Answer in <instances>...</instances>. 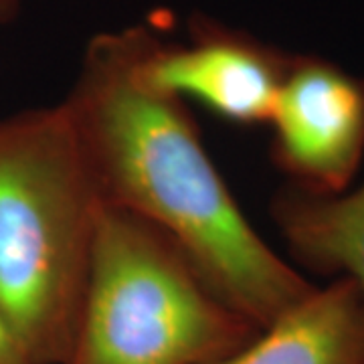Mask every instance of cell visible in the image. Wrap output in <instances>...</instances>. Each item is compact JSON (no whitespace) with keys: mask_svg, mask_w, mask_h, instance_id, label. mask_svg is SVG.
Returning <instances> with one entry per match:
<instances>
[{"mask_svg":"<svg viewBox=\"0 0 364 364\" xmlns=\"http://www.w3.org/2000/svg\"><path fill=\"white\" fill-rule=\"evenodd\" d=\"M150 31L132 25L95 35L61 102L105 205L168 235L213 291L261 330L316 286L245 217L188 105L144 81Z\"/></svg>","mask_w":364,"mask_h":364,"instance_id":"obj_1","label":"cell"},{"mask_svg":"<svg viewBox=\"0 0 364 364\" xmlns=\"http://www.w3.org/2000/svg\"><path fill=\"white\" fill-rule=\"evenodd\" d=\"M104 198L63 102L0 117V314L35 364H67Z\"/></svg>","mask_w":364,"mask_h":364,"instance_id":"obj_2","label":"cell"},{"mask_svg":"<svg viewBox=\"0 0 364 364\" xmlns=\"http://www.w3.org/2000/svg\"><path fill=\"white\" fill-rule=\"evenodd\" d=\"M257 332L168 235L104 205L67 364H208Z\"/></svg>","mask_w":364,"mask_h":364,"instance_id":"obj_3","label":"cell"},{"mask_svg":"<svg viewBox=\"0 0 364 364\" xmlns=\"http://www.w3.org/2000/svg\"><path fill=\"white\" fill-rule=\"evenodd\" d=\"M267 126L272 162L289 188L346 193L364 160V79L322 57L294 55Z\"/></svg>","mask_w":364,"mask_h":364,"instance_id":"obj_4","label":"cell"},{"mask_svg":"<svg viewBox=\"0 0 364 364\" xmlns=\"http://www.w3.org/2000/svg\"><path fill=\"white\" fill-rule=\"evenodd\" d=\"M294 55L247 31L196 14L188 41L170 43L156 31L146 41L140 73L154 90L196 102L229 124L267 126Z\"/></svg>","mask_w":364,"mask_h":364,"instance_id":"obj_5","label":"cell"},{"mask_svg":"<svg viewBox=\"0 0 364 364\" xmlns=\"http://www.w3.org/2000/svg\"><path fill=\"white\" fill-rule=\"evenodd\" d=\"M208 364H364L363 291L348 277H334L245 346Z\"/></svg>","mask_w":364,"mask_h":364,"instance_id":"obj_6","label":"cell"},{"mask_svg":"<svg viewBox=\"0 0 364 364\" xmlns=\"http://www.w3.org/2000/svg\"><path fill=\"white\" fill-rule=\"evenodd\" d=\"M272 217L299 265L348 277L364 296V182L332 196L287 186L273 198Z\"/></svg>","mask_w":364,"mask_h":364,"instance_id":"obj_7","label":"cell"},{"mask_svg":"<svg viewBox=\"0 0 364 364\" xmlns=\"http://www.w3.org/2000/svg\"><path fill=\"white\" fill-rule=\"evenodd\" d=\"M0 364H35L2 314H0Z\"/></svg>","mask_w":364,"mask_h":364,"instance_id":"obj_8","label":"cell"},{"mask_svg":"<svg viewBox=\"0 0 364 364\" xmlns=\"http://www.w3.org/2000/svg\"><path fill=\"white\" fill-rule=\"evenodd\" d=\"M21 2L23 0H0V25L16 18V14L21 13Z\"/></svg>","mask_w":364,"mask_h":364,"instance_id":"obj_9","label":"cell"}]
</instances>
